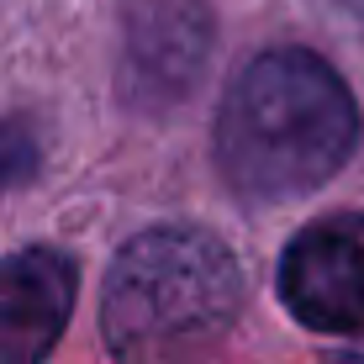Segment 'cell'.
<instances>
[{
    "label": "cell",
    "mask_w": 364,
    "mask_h": 364,
    "mask_svg": "<svg viewBox=\"0 0 364 364\" xmlns=\"http://www.w3.org/2000/svg\"><path fill=\"white\" fill-rule=\"evenodd\" d=\"M359 143L348 85L301 48H274L232 80L217 106L211 148L228 185L248 200H296L328 185Z\"/></svg>",
    "instance_id": "1"
},
{
    "label": "cell",
    "mask_w": 364,
    "mask_h": 364,
    "mask_svg": "<svg viewBox=\"0 0 364 364\" xmlns=\"http://www.w3.org/2000/svg\"><path fill=\"white\" fill-rule=\"evenodd\" d=\"M74 296L80 269L58 248H21L0 259V364H43L74 311Z\"/></svg>",
    "instance_id": "4"
},
{
    "label": "cell",
    "mask_w": 364,
    "mask_h": 364,
    "mask_svg": "<svg viewBox=\"0 0 364 364\" xmlns=\"http://www.w3.org/2000/svg\"><path fill=\"white\" fill-rule=\"evenodd\" d=\"M37 174V137L27 122H0V191H16Z\"/></svg>",
    "instance_id": "6"
},
{
    "label": "cell",
    "mask_w": 364,
    "mask_h": 364,
    "mask_svg": "<svg viewBox=\"0 0 364 364\" xmlns=\"http://www.w3.org/2000/svg\"><path fill=\"white\" fill-rule=\"evenodd\" d=\"M243 311V269L222 237L154 228L111 259L100 333L117 364H196Z\"/></svg>",
    "instance_id": "2"
},
{
    "label": "cell",
    "mask_w": 364,
    "mask_h": 364,
    "mask_svg": "<svg viewBox=\"0 0 364 364\" xmlns=\"http://www.w3.org/2000/svg\"><path fill=\"white\" fill-rule=\"evenodd\" d=\"M280 301L311 333L364 328V232L343 222L301 232L280 259Z\"/></svg>",
    "instance_id": "3"
},
{
    "label": "cell",
    "mask_w": 364,
    "mask_h": 364,
    "mask_svg": "<svg viewBox=\"0 0 364 364\" xmlns=\"http://www.w3.org/2000/svg\"><path fill=\"white\" fill-rule=\"evenodd\" d=\"M211 53V21L200 0H148L127 21V95L169 100L200 80Z\"/></svg>",
    "instance_id": "5"
},
{
    "label": "cell",
    "mask_w": 364,
    "mask_h": 364,
    "mask_svg": "<svg viewBox=\"0 0 364 364\" xmlns=\"http://www.w3.org/2000/svg\"><path fill=\"white\" fill-rule=\"evenodd\" d=\"M343 11H354V16H364V0H338Z\"/></svg>",
    "instance_id": "7"
}]
</instances>
